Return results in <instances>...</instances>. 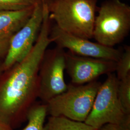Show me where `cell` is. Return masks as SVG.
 Instances as JSON below:
<instances>
[{
    "label": "cell",
    "mask_w": 130,
    "mask_h": 130,
    "mask_svg": "<svg viewBox=\"0 0 130 130\" xmlns=\"http://www.w3.org/2000/svg\"><path fill=\"white\" fill-rule=\"evenodd\" d=\"M51 27L49 12L45 8L41 30L31 51L0 75V120L14 129L27 121L28 112L39 98V71L44 54L52 42Z\"/></svg>",
    "instance_id": "obj_1"
},
{
    "label": "cell",
    "mask_w": 130,
    "mask_h": 130,
    "mask_svg": "<svg viewBox=\"0 0 130 130\" xmlns=\"http://www.w3.org/2000/svg\"><path fill=\"white\" fill-rule=\"evenodd\" d=\"M98 0H48L49 19L62 30L87 39L93 38Z\"/></svg>",
    "instance_id": "obj_2"
},
{
    "label": "cell",
    "mask_w": 130,
    "mask_h": 130,
    "mask_svg": "<svg viewBox=\"0 0 130 130\" xmlns=\"http://www.w3.org/2000/svg\"><path fill=\"white\" fill-rule=\"evenodd\" d=\"M97 11L93 38L110 47L122 42L130 31V6L120 0H107L98 7Z\"/></svg>",
    "instance_id": "obj_3"
},
{
    "label": "cell",
    "mask_w": 130,
    "mask_h": 130,
    "mask_svg": "<svg viewBox=\"0 0 130 130\" xmlns=\"http://www.w3.org/2000/svg\"><path fill=\"white\" fill-rule=\"evenodd\" d=\"M119 79L114 72L107 74L98 90L93 107L84 122L95 129L111 123L130 130V115L123 111L118 98Z\"/></svg>",
    "instance_id": "obj_4"
},
{
    "label": "cell",
    "mask_w": 130,
    "mask_h": 130,
    "mask_svg": "<svg viewBox=\"0 0 130 130\" xmlns=\"http://www.w3.org/2000/svg\"><path fill=\"white\" fill-rule=\"evenodd\" d=\"M101 84L95 80L83 85H69L64 92L46 103L48 113L52 116H62L84 122L92 109Z\"/></svg>",
    "instance_id": "obj_5"
},
{
    "label": "cell",
    "mask_w": 130,
    "mask_h": 130,
    "mask_svg": "<svg viewBox=\"0 0 130 130\" xmlns=\"http://www.w3.org/2000/svg\"><path fill=\"white\" fill-rule=\"evenodd\" d=\"M64 49L57 46L46 49L39 71V98L46 103L68 88L64 79L66 58Z\"/></svg>",
    "instance_id": "obj_6"
},
{
    "label": "cell",
    "mask_w": 130,
    "mask_h": 130,
    "mask_svg": "<svg viewBox=\"0 0 130 130\" xmlns=\"http://www.w3.org/2000/svg\"><path fill=\"white\" fill-rule=\"evenodd\" d=\"M43 16V0H38L27 22L11 37L4 60V71L23 60L31 51L40 32Z\"/></svg>",
    "instance_id": "obj_7"
},
{
    "label": "cell",
    "mask_w": 130,
    "mask_h": 130,
    "mask_svg": "<svg viewBox=\"0 0 130 130\" xmlns=\"http://www.w3.org/2000/svg\"><path fill=\"white\" fill-rule=\"evenodd\" d=\"M49 37L57 46L64 49L67 48L71 53L78 56L118 62L122 54L120 50L113 47L104 46L65 32L56 24L51 27Z\"/></svg>",
    "instance_id": "obj_8"
},
{
    "label": "cell",
    "mask_w": 130,
    "mask_h": 130,
    "mask_svg": "<svg viewBox=\"0 0 130 130\" xmlns=\"http://www.w3.org/2000/svg\"><path fill=\"white\" fill-rule=\"evenodd\" d=\"M66 69L72 84L83 85L95 80L101 75L114 72L117 62L65 53Z\"/></svg>",
    "instance_id": "obj_9"
},
{
    "label": "cell",
    "mask_w": 130,
    "mask_h": 130,
    "mask_svg": "<svg viewBox=\"0 0 130 130\" xmlns=\"http://www.w3.org/2000/svg\"><path fill=\"white\" fill-rule=\"evenodd\" d=\"M35 5L19 11H0V38L13 35L27 22Z\"/></svg>",
    "instance_id": "obj_10"
},
{
    "label": "cell",
    "mask_w": 130,
    "mask_h": 130,
    "mask_svg": "<svg viewBox=\"0 0 130 130\" xmlns=\"http://www.w3.org/2000/svg\"><path fill=\"white\" fill-rule=\"evenodd\" d=\"M84 122L73 121L64 116L50 117L43 130H96Z\"/></svg>",
    "instance_id": "obj_11"
},
{
    "label": "cell",
    "mask_w": 130,
    "mask_h": 130,
    "mask_svg": "<svg viewBox=\"0 0 130 130\" xmlns=\"http://www.w3.org/2000/svg\"><path fill=\"white\" fill-rule=\"evenodd\" d=\"M47 113L46 104L36 102L28 112L27 125L20 130H43Z\"/></svg>",
    "instance_id": "obj_12"
},
{
    "label": "cell",
    "mask_w": 130,
    "mask_h": 130,
    "mask_svg": "<svg viewBox=\"0 0 130 130\" xmlns=\"http://www.w3.org/2000/svg\"><path fill=\"white\" fill-rule=\"evenodd\" d=\"M117 95L123 111L130 115V75L119 80Z\"/></svg>",
    "instance_id": "obj_13"
},
{
    "label": "cell",
    "mask_w": 130,
    "mask_h": 130,
    "mask_svg": "<svg viewBox=\"0 0 130 130\" xmlns=\"http://www.w3.org/2000/svg\"><path fill=\"white\" fill-rule=\"evenodd\" d=\"M117 77L119 80L130 75V47L126 46L122 52L120 59L117 62Z\"/></svg>",
    "instance_id": "obj_14"
},
{
    "label": "cell",
    "mask_w": 130,
    "mask_h": 130,
    "mask_svg": "<svg viewBox=\"0 0 130 130\" xmlns=\"http://www.w3.org/2000/svg\"><path fill=\"white\" fill-rule=\"evenodd\" d=\"M38 0H0V11H19L34 6Z\"/></svg>",
    "instance_id": "obj_15"
},
{
    "label": "cell",
    "mask_w": 130,
    "mask_h": 130,
    "mask_svg": "<svg viewBox=\"0 0 130 130\" xmlns=\"http://www.w3.org/2000/svg\"><path fill=\"white\" fill-rule=\"evenodd\" d=\"M12 36V35L7 36L0 38V57L5 58L6 56Z\"/></svg>",
    "instance_id": "obj_16"
},
{
    "label": "cell",
    "mask_w": 130,
    "mask_h": 130,
    "mask_svg": "<svg viewBox=\"0 0 130 130\" xmlns=\"http://www.w3.org/2000/svg\"><path fill=\"white\" fill-rule=\"evenodd\" d=\"M96 130H127L121 126L114 124L107 123Z\"/></svg>",
    "instance_id": "obj_17"
},
{
    "label": "cell",
    "mask_w": 130,
    "mask_h": 130,
    "mask_svg": "<svg viewBox=\"0 0 130 130\" xmlns=\"http://www.w3.org/2000/svg\"><path fill=\"white\" fill-rule=\"evenodd\" d=\"M0 130H14V129L9 124L0 120Z\"/></svg>",
    "instance_id": "obj_18"
},
{
    "label": "cell",
    "mask_w": 130,
    "mask_h": 130,
    "mask_svg": "<svg viewBox=\"0 0 130 130\" xmlns=\"http://www.w3.org/2000/svg\"><path fill=\"white\" fill-rule=\"evenodd\" d=\"M4 60V58L0 57V75L4 71V68H3Z\"/></svg>",
    "instance_id": "obj_19"
}]
</instances>
